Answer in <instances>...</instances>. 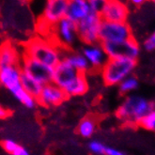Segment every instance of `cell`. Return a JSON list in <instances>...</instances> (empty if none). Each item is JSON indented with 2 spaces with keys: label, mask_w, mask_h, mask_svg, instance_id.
Returning a JSON list of instances; mask_svg holds the SVG:
<instances>
[{
  "label": "cell",
  "mask_w": 155,
  "mask_h": 155,
  "mask_svg": "<svg viewBox=\"0 0 155 155\" xmlns=\"http://www.w3.org/2000/svg\"><path fill=\"white\" fill-rule=\"evenodd\" d=\"M53 83L59 87L68 97L82 96L88 90L86 74L77 71L65 58H62L54 68Z\"/></svg>",
  "instance_id": "cell-1"
},
{
  "label": "cell",
  "mask_w": 155,
  "mask_h": 155,
  "mask_svg": "<svg viewBox=\"0 0 155 155\" xmlns=\"http://www.w3.org/2000/svg\"><path fill=\"white\" fill-rule=\"evenodd\" d=\"M22 54L51 68L56 67L63 58L59 45L40 37H35L27 41L24 45Z\"/></svg>",
  "instance_id": "cell-2"
},
{
  "label": "cell",
  "mask_w": 155,
  "mask_h": 155,
  "mask_svg": "<svg viewBox=\"0 0 155 155\" xmlns=\"http://www.w3.org/2000/svg\"><path fill=\"white\" fill-rule=\"evenodd\" d=\"M155 109V104L144 97L131 95L118 106L116 116L124 124H138L142 118Z\"/></svg>",
  "instance_id": "cell-3"
},
{
  "label": "cell",
  "mask_w": 155,
  "mask_h": 155,
  "mask_svg": "<svg viewBox=\"0 0 155 155\" xmlns=\"http://www.w3.org/2000/svg\"><path fill=\"white\" fill-rule=\"evenodd\" d=\"M137 61L130 58H108L102 68V77L108 87L117 86L131 75L136 67Z\"/></svg>",
  "instance_id": "cell-4"
},
{
  "label": "cell",
  "mask_w": 155,
  "mask_h": 155,
  "mask_svg": "<svg viewBox=\"0 0 155 155\" xmlns=\"http://www.w3.org/2000/svg\"><path fill=\"white\" fill-rule=\"evenodd\" d=\"M133 32L127 23H113L102 21L99 30V42L114 43L133 39Z\"/></svg>",
  "instance_id": "cell-5"
},
{
  "label": "cell",
  "mask_w": 155,
  "mask_h": 155,
  "mask_svg": "<svg viewBox=\"0 0 155 155\" xmlns=\"http://www.w3.org/2000/svg\"><path fill=\"white\" fill-rule=\"evenodd\" d=\"M102 19L99 13L90 12L85 19L76 24L78 39L86 45L99 43V30Z\"/></svg>",
  "instance_id": "cell-6"
},
{
  "label": "cell",
  "mask_w": 155,
  "mask_h": 155,
  "mask_svg": "<svg viewBox=\"0 0 155 155\" xmlns=\"http://www.w3.org/2000/svg\"><path fill=\"white\" fill-rule=\"evenodd\" d=\"M20 68L23 74L32 77L42 86L53 82L54 68L48 67L37 60H34L22 54Z\"/></svg>",
  "instance_id": "cell-7"
},
{
  "label": "cell",
  "mask_w": 155,
  "mask_h": 155,
  "mask_svg": "<svg viewBox=\"0 0 155 155\" xmlns=\"http://www.w3.org/2000/svg\"><path fill=\"white\" fill-rule=\"evenodd\" d=\"M102 46L108 58H130L137 59L140 48L134 38L127 40L121 42L103 43Z\"/></svg>",
  "instance_id": "cell-8"
},
{
  "label": "cell",
  "mask_w": 155,
  "mask_h": 155,
  "mask_svg": "<svg viewBox=\"0 0 155 155\" xmlns=\"http://www.w3.org/2000/svg\"><path fill=\"white\" fill-rule=\"evenodd\" d=\"M99 14L102 21L126 23L129 14V10L128 7L120 1L107 0V1H104L102 10Z\"/></svg>",
  "instance_id": "cell-9"
},
{
  "label": "cell",
  "mask_w": 155,
  "mask_h": 155,
  "mask_svg": "<svg viewBox=\"0 0 155 155\" xmlns=\"http://www.w3.org/2000/svg\"><path fill=\"white\" fill-rule=\"evenodd\" d=\"M68 0H48L45 3L41 18L50 26H54L59 21L66 18Z\"/></svg>",
  "instance_id": "cell-10"
},
{
  "label": "cell",
  "mask_w": 155,
  "mask_h": 155,
  "mask_svg": "<svg viewBox=\"0 0 155 155\" xmlns=\"http://www.w3.org/2000/svg\"><path fill=\"white\" fill-rule=\"evenodd\" d=\"M53 30L59 45H62L64 48L71 46L78 38L76 24L68 18H64L53 26Z\"/></svg>",
  "instance_id": "cell-11"
},
{
  "label": "cell",
  "mask_w": 155,
  "mask_h": 155,
  "mask_svg": "<svg viewBox=\"0 0 155 155\" xmlns=\"http://www.w3.org/2000/svg\"><path fill=\"white\" fill-rule=\"evenodd\" d=\"M68 98L64 91L52 82L43 86L41 94L37 99V103L45 107H54L62 104Z\"/></svg>",
  "instance_id": "cell-12"
},
{
  "label": "cell",
  "mask_w": 155,
  "mask_h": 155,
  "mask_svg": "<svg viewBox=\"0 0 155 155\" xmlns=\"http://www.w3.org/2000/svg\"><path fill=\"white\" fill-rule=\"evenodd\" d=\"M82 54L86 58L91 69H96L101 71L104 65L108 60V58L102 46L101 43L89 44L84 46L82 49Z\"/></svg>",
  "instance_id": "cell-13"
},
{
  "label": "cell",
  "mask_w": 155,
  "mask_h": 155,
  "mask_svg": "<svg viewBox=\"0 0 155 155\" xmlns=\"http://www.w3.org/2000/svg\"><path fill=\"white\" fill-rule=\"evenodd\" d=\"M21 74L20 66H8L0 69V86L12 93L14 90L22 87Z\"/></svg>",
  "instance_id": "cell-14"
},
{
  "label": "cell",
  "mask_w": 155,
  "mask_h": 155,
  "mask_svg": "<svg viewBox=\"0 0 155 155\" xmlns=\"http://www.w3.org/2000/svg\"><path fill=\"white\" fill-rule=\"evenodd\" d=\"M22 54L11 41L0 44V69L8 66H20Z\"/></svg>",
  "instance_id": "cell-15"
},
{
  "label": "cell",
  "mask_w": 155,
  "mask_h": 155,
  "mask_svg": "<svg viewBox=\"0 0 155 155\" xmlns=\"http://www.w3.org/2000/svg\"><path fill=\"white\" fill-rule=\"evenodd\" d=\"M91 12L88 0H71L68 1L66 18L78 24Z\"/></svg>",
  "instance_id": "cell-16"
},
{
  "label": "cell",
  "mask_w": 155,
  "mask_h": 155,
  "mask_svg": "<svg viewBox=\"0 0 155 155\" xmlns=\"http://www.w3.org/2000/svg\"><path fill=\"white\" fill-rule=\"evenodd\" d=\"M63 58H65L72 67L81 74H86L88 71L91 70L89 63L82 53H69L63 54Z\"/></svg>",
  "instance_id": "cell-17"
},
{
  "label": "cell",
  "mask_w": 155,
  "mask_h": 155,
  "mask_svg": "<svg viewBox=\"0 0 155 155\" xmlns=\"http://www.w3.org/2000/svg\"><path fill=\"white\" fill-rule=\"evenodd\" d=\"M21 86L25 91H26L29 95L34 97L36 100L41 94V91L43 87L42 85H41L39 82L34 80L32 77L28 76L25 74H21Z\"/></svg>",
  "instance_id": "cell-18"
},
{
  "label": "cell",
  "mask_w": 155,
  "mask_h": 155,
  "mask_svg": "<svg viewBox=\"0 0 155 155\" xmlns=\"http://www.w3.org/2000/svg\"><path fill=\"white\" fill-rule=\"evenodd\" d=\"M97 122L94 117H85L77 126V133L84 138H90L96 131Z\"/></svg>",
  "instance_id": "cell-19"
},
{
  "label": "cell",
  "mask_w": 155,
  "mask_h": 155,
  "mask_svg": "<svg viewBox=\"0 0 155 155\" xmlns=\"http://www.w3.org/2000/svg\"><path fill=\"white\" fill-rule=\"evenodd\" d=\"M12 94L26 108L32 109L38 104L37 100H36L34 97H32L31 95H29L26 91H25L22 87L14 90Z\"/></svg>",
  "instance_id": "cell-20"
},
{
  "label": "cell",
  "mask_w": 155,
  "mask_h": 155,
  "mask_svg": "<svg viewBox=\"0 0 155 155\" xmlns=\"http://www.w3.org/2000/svg\"><path fill=\"white\" fill-rule=\"evenodd\" d=\"M138 79L134 75H130L118 84V90L120 94L125 95L135 90L138 87Z\"/></svg>",
  "instance_id": "cell-21"
},
{
  "label": "cell",
  "mask_w": 155,
  "mask_h": 155,
  "mask_svg": "<svg viewBox=\"0 0 155 155\" xmlns=\"http://www.w3.org/2000/svg\"><path fill=\"white\" fill-rule=\"evenodd\" d=\"M137 125H139L145 130L155 132V109H153L152 111L146 115L138 122Z\"/></svg>",
  "instance_id": "cell-22"
},
{
  "label": "cell",
  "mask_w": 155,
  "mask_h": 155,
  "mask_svg": "<svg viewBox=\"0 0 155 155\" xmlns=\"http://www.w3.org/2000/svg\"><path fill=\"white\" fill-rule=\"evenodd\" d=\"M1 147L3 148V150L8 153V154H13L18 149H19L20 145L18 144L16 141L12 140V139H4L1 142Z\"/></svg>",
  "instance_id": "cell-23"
},
{
  "label": "cell",
  "mask_w": 155,
  "mask_h": 155,
  "mask_svg": "<svg viewBox=\"0 0 155 155\" xmlns=\"http://www.w3.org/2000/svg\"><path fill=\"white\" fill-rule=\"evenodd\" d=\"M105 146L100 141H97V140H93V141H90L89 144H88V149L89 150L94 153V154H104V151H105Z\"/></svg>",
  "instance_id": "cell-24"
},
{
  "label": "cell",
  "mask_w": 155,
  "mask_h": 155,
  "mask_svg": "<svg viewBox=\"0 0 155 155\" xmlns=\"http://www.w3.org/2000/svg\"><path fill=\"white\" fill-rule=\"evenodd\" d=\"M88 2H89L91 12L100 13V12L102 10L104 1H102V0H88Z\"/></svg>",
  "instance_id": "cell-25"
},
{
  "label": "cell",
  "mask_w": 155,
  "mask_h": 155,
  "mask_svg": "<svg viewBox=\"0 0 155 155\" xmlns=\"http://www.w3.org/2000/svg\"><path fill=\"white\" fill-rule=\"evenodd\" d=\"M144 48L147 51H153L155 50V33L152 34L150 37H149L144 42Z\"/></svg>",
  "instance_id": "cell-26"
},
{
  "label": "cell",
  "mask_w": 155,
  "mask_h": 155,
  "mask_svg": "<svg viewBox=\"0 0 155 155\" xmlns=\"http://www.w3.org/2000/svg\"><path fill=\"white\" fill-rule=\"evenodd\" d=\"M104 155H125V154L120 150H117L110 148V147H106Z\"/></svg>",
  "instance_id": "cell-27"
},
{
  "label": "cell",
  "mask_w": 155,
  "mask_h": 155,
  "mask_svg": "<svg viewBox=\"0 0 155 155\" xmlns=\"http://www.w3.org/2000/svg\"><path fill=\"white\" fill-rule=\"evenodd\" d=\"M11 116V112L8 109L5 108L3 105L0 104V118L3 120V118H7Z\"/></svg>",
  "instance_id": "cell-28"
},
{
  "label": "cell",
  "mask_w": 155,
  "mask_h": 155,
  "mask_svg": "<svg viewBox=\"0 0 155 155\" xmlns=\"http://www.w3.org/2000/svg\"><path fill=\"white\" fill-rule=\"evenodd\" d=\"M12 155H30L29 154V152L27 151L25 148H23L22 146H20L19 147V149H18L13 154H12Z\"/></svg>",
  "instance_id": "cell-29"
},
{
  "label": "cell",
  "mask_w": 155,
  "mask_h": 155,
  "mask_svg": "<svg viewBox=\"0 0 155 155\" xmlns=\"http://www.w3.org/2000/svg\"><path fill=\"white\" fill-rule=\"evenodd\" d=\"M144 3L143 0H133V4H134L135 6H141Z\"/></svg>",
  "instance_id": "cell-30"
},
{
  "label": "cell",
  "mask_w": 155,
  "mask_h": 155,
  "mask_svg": "<svg viewBox=\"0 0 155 155\" xmlns=\"http://www.w3.org/2000/svg\"><path fill=\"white\" fill-rule=\"evenodd\" d=\"M153 2H154V3H155V0H154V1H153Z\"/></svg>",
  "instance_id": "cell-31"
},
{
  "label": "cell",
  "mask_w": 155,
  "mask_h": 155,
  "mask_svg": "<svg viewBox=\"0 0 155 155\" xmlns=\"http://www.w3.org/2000/svg\"><path fill=\"white\" fill-rule=\"evenodd\" d=\"M154 13H155V11H154Z\"/></svg>",
  "instance_id": "cell-32"
}]
</instances>
